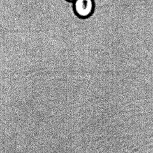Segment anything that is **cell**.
Listing matches in <instances>:
<instances>
[{
  "label": "cell",
  "instance_id": "6da1fadb",
  "mask_svg": "<svg viewBox=\"0 0 153 153\" xmlns=\"http://www.w3.org/2000/svg\"><path fill=\"white\" fill-rule=\"evenodd\" d=\"M73 8L75 14L81 19L89 18L95 10L94 0H75L73 2Z\"/></svg>",
  "mask_w": 153,
  "mask_h": 153
},
{
  "label": "cell",
  "instance_id": "7a4b0ae2",
  "mask_svg": "<svg viewBox=\"0 0 153 153\" xmlns=\"http://www.w3.org/2000/svg\"><path fill=\"white\" fill-rule=\"evenodd\" d=\"M66 1L68 2H71V3H73V2H74L75 0H66Z\"/></svg>",
  "mask_w": 153,
  "mask_h": 153
}]
</instances>
